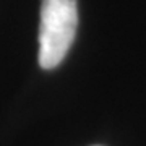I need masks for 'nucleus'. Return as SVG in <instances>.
I'll return each instance as SVG.
<instances>
[{"label": "nucleus", "mask_w": 146, "mask_h": 146, "mask_svg": "<svg viewBox=\"0 0 146 146\" xmlns=\"http://www.w3.org/2000/svg\"><path fill=\"white\" fill-rule=\"evenodd\" d=\"M78 28L76 0H42L39 28V65L52 70L70 50Z\"/></svg>", "instance_id": "obj_1"}]
</instances>
